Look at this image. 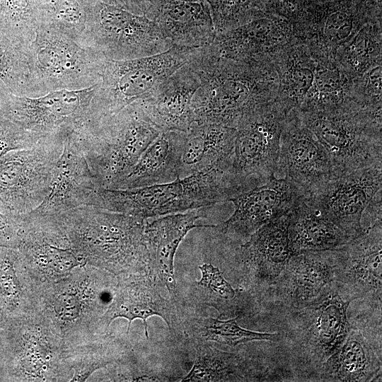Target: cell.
Returning <instances> with one entry per match:
<instances>
[{
    "label": "cell",
    "instance_id": "23",
    "mask_svg": "<svg viewBox=\"0 0 382 382\" xmlns=\"http://www.w3.org/2000/svg\"><path fill=\"white\" fill-rule=\"evenodd\" d=\"M202 208L191 209L145 220L144 236L149 255V274L155 277L173 295L175 289L174 257L187 233L196 227V221L204 216Z\"/></svg>",
    "mask_w": 382,
    "mask_h": 382
},
{
    "label": "cell",
    "instance_id": "10",
    "mask_svg": "<svg viewBox=\"0 0 382 382\" xmlns=\"http://www.w3.org/2000/svg\"><path fill=\"white\" fill-rule=\"evenodd\" d=\"M289 112L274 99L245 115L235 127L231 172L243 191L264 183L277 172Z\"/></svg>",
    "mask_w": 382,
    "mask_h": 382
},
{
    "label": "cell",
    "instance_id": "39",
    "mask_svg": "<svg viewBox=\"0 0 382 382\" xmlns=\"http://www.w3.org/2000/svg\"><path fill=\"white\" fill-rule=\"evenodd\" d=\"M382 64L352 79L351 98L362 109L381 110Z\"/></svg>",
    "mask_w": 382,
    "mask_h": 382
},
{
    "label": "cell",
    "instance_id": "14",
    "mask_svg": "<svg viewBox=\"0 0 382 382\" xmlns=\"http://www.w3.org/2000/svg\"><path fill=\"white\" fill-rule=\"evenodd\" d=\"M349 330L339 348L323 364L314 381H373L381 376V315L349 317Z\"/></svg>",
    "mask_w": 382,
    "mask_h": 382
},
{
    "label": "cell",
    "instance_id": "24",
    "mask_svg": "<svg viewBox=\"0 0 382 382\" xmlns=\"http://www.w3.org/2000/svg\"><path fill=\"white\" fill-rule=\"evenodd\" d=\"M199 84L198 75L187 63L149 96L137 102L163 132H187L194 124L192 104Z\"/></svg>",
    "mask_w": 382,
    "mask_h": 382
},
{
    "label": "cell",
    "instance_id": "44",
    "mask_svg": "<svg viewBox=\"0 0 382 382\" xmlns=\"http://www.w3.org/2000/svg\"><path fill=\"white\" fill-rule=\"evenodd\" d=\"M8 91L3 82L0 80V93Z\"/></svg>",
    "mask_w": 382,
    "mask_h": 382
},
{
    "label": "cell",
    "instance_id": "25",
    "mask_svg": "<svg viewBox=\"0 0 382 382\" xmlns=\"http://www.w3.org/2000/svg\"><path fill=\"white\" fill-rule=\"evenodd\" d=\"M159 282L150 274H144L135 281L120 285L102 320L108 326L116 318L128 320L129 332L133 320L141 319L148 337L147 319L152 316L162 318L170 331L179 325V318L173 303L161 294Z\"/></svg>",
    "mask_w": 382,
    "mask_h": 382
},
{
    "label": "cell",
    "instance_id": "8",
    "mask_svg": "<svg viewBox=\"0 0 382 382\" xmlns=\"http://www.w3.org/2000/svg\"><path fill=\"white\" fill-rule=\"evenodd\" d=\"M195 49L172 46L152 56L107 60L93 100L96 117L115 114L149 96L188 62Z\"/></svg>",
    "mask_w": 382,
    "mask_h": 382
},
{
    "label": "cell",
    "instance_id": "11",
    "mask_svg": "<svg viewBox=\"0 0 382 382\" xmlns=\"http://www.w3.org/2000/svg\"><path fill=\"white\" fill-rule=\"evenodd\" d=\"M98 83L79 90H57L35 97L0 93V115L21 127L46 136L69 134L94 117L93 100Z\"/></svg>",
    "mask_w": 382,
    "mask_h": 382
},
{
    "label": "cell",
    "instance_id": "42",
    "mask_svg": "<svg viewBox=\"0 0 382 382\" xmlns=\"http://www.w3.org/2000/svg\"><path fill=\"white\" fill-rule=\"evenodd\" d=\"M111 362H112V360L103 358L84 359L73 366L74 375L71 381H84L95 371L105 367Z\"/></svg>",
    "mask_w": 382,
    "mask_h": 382
},
{
    "label": "cell",
    "instance_id": "26",
    "mask_svg": "<svg viewBox=\"0 0 382 382\" xmlns=\"http://www.w3.org/2000/svg\"><path fill=\"white\" fill-rule=\"evenodd\" d=\"M185 132H162L142 153L136 164L108 189H132L170 183L180 178Z\"/></svg>",
    "mask_w": 382,
    "mask_h": 382
},
{
    "label": "cell",
    "instance_id": "17",
    "mask_svg": "<svg viewBox=\"0 0 382 382\" xmlns=\"http://www.w3.org/2000/svg\"><path fill=\"white\" fill-rule=\"evenodd\" d=\"M277 171L307 196L334 177L328 153L295 110L284 125Z\"/></svg>",
    "mask_w": 382,
    "mask_h": 382
},
{
    "label": "cell",
    "instance_id": "19",
    "mask_svg": "<svg viewBox=\"0 0 382 382\" xmlns=\"http://www.w3.org/2000/svg\"><path fill=\"white\" fill-rule=\"evenodd\" d=\"M296 42L286 18L265 15L233 30L216 34L209 45L218 56L248 63H271Z\"/></svg>",
    "mask_w": 382,
    "mask_h": 382
},
{
    "label": "cell",
    "instance_id": "2",
    "mask_svg": "<svg viewBox=\"0 0 382 382\" xmlns=\"http://www.w3.org/2000/svg\"><path fill=\"white\" fill-rule=\"evenodd\" d=\"M238 193L228 170L211 168L166 183L132 189L99 187L85 205L142 219L211 207Z\"/></svg>",
    "mask_w": 382,
    "mask_h": 382
},
{
    "label": "cell",
    "instance_id": "41",
    "mask_svg": "<svg viewBox=\"0 0 382 382\" xmlns=\"http://www.w3.org/2000/svg\"><path fill=\"white\" fill-rule=\"evenodd\" d=\"M106 4L145 16L155 21L167 0H100Z\"/></svg>",
    "mask_w": 382,
    "mask_h": 382
},
{
    "label": "cell",
    "instance_id": "29",
    "mask_svg": "<svg viewBox=\"0 0 382 382\" xmlns=\"http://www.w3.org/2000/svg\"><path fill=\"white\" fill-rule=\"evenodd\" d=\"M235 138L234 127L216 124L192 125L185 132L180 178L211 168L231 172Z\"/></svg>",
    "mask_w": 382,
    "mask_h": 382
},
{
    "label": "cell",
    "instance_id": "13",
    "mask_svg": "<svg viewBox=\"0 0 382 382\" xmlns=\"http://www.w3.org/2000/svg\"><path fill=\"white\" fill-rule=\"evenodd\" d=\"M363 227L360 234L334 250V283L351 303L361 300L363 306L381 309V221Z\"/></svg>",
    "mask_w": 382,
    "mask_h": 382
},
{
    "label": "cell",
    "instance_id": "34",
    "mask_svg": "<svg viewBox=\"0 0 382 382\" xmlns=\"http://www.w3.org/2000/svg\"><path fill=\"white\" fill-rule=\"evenodd\" d=\"M28 46L0 32V80L11 93L32 97Z\"/></svg>",
    "mask_w": 382,
    "mask_h": 382
},
{
    "label": "cell",
    "instance_id": "20",
    "mask_svg": "<svg viewBox=\"0 0 382 382\" xmlns=\"http://www.w3.org/2000/svg\"><path fill=\"white\" fill-rule=\"evenodd\" d=\"M334 250L293 253L263 300L286 308L317 300L334 284Z\"/></svg>",
    "mask_w": 382,
    "mask_h": 382
},
{
    "label": "cell",
    "instance_id": "9",
    "mask_svg": "<svg viewBox=\"0 0 382 382\" xmlns=\"http://www.w3.org/2000/svg\"><path fill=\"white\" fill-rule=\"evenodd\" d=\"M63 133L46 135L33 146L0 156V211L20 216L45 198L53 168L62 154Z\"/></svg>",
    "mask_w": 382,
    "mask_h": 382
},
{
    "label": "cell",
    "instance_id": "32",
    "mask_svg": "<svg viewBox=\"0 0 382 382\" xmlns=\"http://www.w3.org/2000/svg\"><path fill=\"white\" fill-rule=\"evenodd\" d=\"M96 0H35L39 26L87 45Z\"/></svg>",
    "mask_w": 382,
    "mask_h": 382
},
{
    "label": "cell",
    "instance_id": "30",
    "mask_svg": "<svg viewBox=\"0 0 382 382\" xmlns=\"http://www.w3.org/2000/svg\"><path fill=\"white\" fill-rule=\"evenodd\" d=\"M163 36L172 46L200 48L209 46L216 33L205 0L168 1L155 19Z\"/></svg>",
    "mask_w": 382,
    "mask_h": 382
},
{
    "label": "cell",
    "instance_id": "1",
    "mask_svg": "<svg viewBox=\"0 0 382 382\" xmlns=\"http://www.w3.org/2000/svg\"><path fill=\"white\" fill-rule=\"evenodd\" d=\"M187 63L200 81L192 104L193 125L235 128L245 115L277 97L274 64L224 58L209 46L195 48Z\"/></svg>",
    "mask_w": 382,
    "mask_h": 382
},
{
    "label": "cell",
    "instance_id": "43",
    "mask_svg": "<svg viewBox=\"0 0 382 382\" xmlns=\"http://www.w3.org/2000/svg\"><path fill=\"white\" fill-rule=\"evenodd\" d=\"M16 221V216L7 215L0 211V242H8L11 239Z\"/></svg>",
    "mask_w": 382,
    "mask_h": 382
},
{
    "label": "cell",
    "instance_id": "7",
    "mask_svg": "<svg viewBox=\"0 0 382 382\" xmlns=\"http://www.w3.org/2000/svg\"><path fill=\"white\" fill-rule=\"evenodd\" d=\"M32 97L57 90H79L100 81L107 59L96 48L39 26L28 46Z\"/></svg>",
    "mask_w": 382,
    "mask_h": 382
},
{
    "label": "cell",
    "instance_id": "22",
    "mask_svg": "<svg viewBox=\"0 0 382 382\" xmlns=\"http://www.w3.org/2000/svg\"><path fill=\"white\" fill-rule=\"evenodd\" d=\"M63 151L52 170L47 194L33 211L37 215H53L83 206L99 188L88 163L71 134L64 139Z\"/></svg>",
    "mask_w": 382,
    "mask_h": 382
},
{
    "label": "cell",
    "instance_id": "38",
    "mask_svg": "<svg viewBox=\"0 0 382 382\" xmlns=\"http://www.w3.org/2000/svg\"><path fill=\"white\" fill-rule=\"evenodd\" d=\"M216 34L236 28L265 15L259 0H205Z\"/></svg>",
    "mask_w": 382,
    "mask_h": 382
},
{
    "label": "cell",
    "instance_id": "37",
    "mask_svg": "<svg viewBox=\"0 0 382 382\" xmlns=\"http://www.w3.org/2000/svg\"><path fill=\"white\" fill-rule=\"evenodd\" d=\"M199 268L202 277L196 282L197 286L207 304L224 315H233L238 312V294L219 269L211 264H203Z\"/></svg>",
    "mask_w": 382,
    "mask_h": 382
},
{
    "label": "cell",
    "instance_id": "5",
    "mask_svg": "<svg viewBox=\"0 0 382 382\" xmlns=\"http://www.w3.org/2000/svg\"><path fill=\"white\" fill-rule=\"evenodd\" d=\"M299 113L328 153L334 177L381 162V110L349 105Z\"/></svg>",
    "mask_w": 382,
    "mask_h": 382
},
{
    "label": "cell",
    "instance_id": "31",
    "mask_svg": "<svg viewBox=\"0 0 382 382\" xmlns=\"http://www.w3.org/2000/svg\"><path fill=\"white\" fill-rule=\"evenodd\" d=\"M289 238L292 253L334 250L352 239L301 197L289 211Z\"/></svg>",
    "mask_w": 382,
    "mask_h": 382
},
{
    "label": "cell",
    "instance_id": "6",
    "mask_svg": "<svg viewBox=\"0 0 382 382\" xmlns=\"http://www.w3.org/2000/svg\"><path fill=\"white\" fill-rule=\"evenodd\" d=\"M54 215L74 233L77 246L73 248L78 253L112 263L132 264L149 273L144 219L87 205Z\"/></svg>",
    "mask_w": 382,
    "mask_h": 382
},
{
    "label": "cell",
    "instance_id": "28",
    "mask_svg": "<svg viewBox=\"0 0 382 382\" xmlns=\"http://www.w3.org/2000/svg\"><path fill=\"white\" fill-rule=\"evenodd\" d=\"M321 57L325 56L296 41L274 61L278 76L275 100L289 112L302 110L309 100Z\"/></svg>",
    "mask_w": 382,
    "mask_h": 382
},
{
    "label": "cell",
    "instance_id": "15",
    "mask_svg": "<svg viewBox=\"0 0 382 382\" xmlns=\"http://www.w3.org/2000/svg\"><path fill=\"white\" fill-rule=\"evenodd\" d=\"M381 162L332 178L308 200L351 238L360 234L362 215L381 191Z\"/></svg>",
    "mask_w": 382,
    "mask_h": 382
},
{
    "label": "cell",
    "instance_id": "33",
    "mask_svg": "<svg viewBox=\"0 0 382 382\" xmlns=\"http://www.w3.org/2000/svg\"><path fill=\"white\" fill-rule=\"evenodd\" d=\"M381 19L365 23L356 35L336 54L335 60L354 79L371 68L382 64Z\"/></svg>",
    "mask_w": 382,
    "mask_h": 382
},
{
    "label": "cell",
    "instance_id": "36",
    "mask_svg": "<svg viewBox=\"0 0 382 382\" xmlns=\"http://www.w3.org/2000/svg\"><path fill=\"white\" fill-rule=\"evenodd\" d=\"M235 318L222 320L219 318H208L197 323V332L206 340H212L228 346H236L251 341H270L279 342V332H261L246 330L238 323Z\"/></svg>",
    "mask_w": 382,
    "mask_h": 382
},
{
    "label": "cell",
    "instance_id": "12",
    "mask_svg": "<svg viewBox=\"0 0 382 382\" xmlns=\"http://www.w3.org/2000/svg\"><path fill=\"white\" fill-rule=\"evenodd\" d=\"M87 45L116 61L155 55L172 47L155 21L100 0L94 3Z\"/></svg>",
    "mask_w": 382,
    "mask_h": 382
},
{
    "label": "cell",
    "instance_id": "3",
    "mask_svg": "<svg viewBox=\"0 0 382 382\" xmlns=\"http://www.w3.org/2000/svg\"><path fill=\"white\" fill-rule=\"evenodd\" d=\"M163 131L138 102L86 123L71 134L100 187L110 188Z\"/></svg>",
    "mask_w": 382,
    "mask_h": 382
},
{
    "label": "cell",
    "instance_id": "4",
    "mask_svg": "<svg viewBox=\"0 0 382 382\" xmlns=\"http://www.w3.org/2000/svg\"><path fill=\"white\" fill-rule=\"evenodd\" d=\"M335 283L320 298L288 313L279 342L284 345L296 374L314 381L323 364L339 348L349 330L348 308Z\"/></svg>",
    "mask_w": 382,
    "mask_h": 382
},
{
    "label": "cell",
    "instance_id": "21",
    "mask_svg": "<svg viewBox=\"0 0 382 382\" xmlns=\"http://www.w3.org/2000/svg\"><path fill=\"white\" fill-rule=\"evenodd\" d=\"M352 2L343 1L301 13L292 23L296 41L335 59L337 52L365 23L381 19Z\"/></svg>",
    "mask_w": 382,
    "mask_h": 382
},
{
    "label": "cell",
    "instance_id": "16",
    "mask_svg": "<svg viewBox=\"0 0 382 382\" xmlns=\"http://www.w3.org/2000/svg\"><path fill=\"white\" fill-rule=\"evenodd\" d=\"M289 212L261 226L241 244L236 259L245 289L260 300L274 285L292 255Z\"/></svg>",
    "mask_w": 382,
    "mask_h": 382
},
{
    "label": "cell",
    "instance_id": "18",
    "mask_svg": "<svg viewBox=\"0 0 382 382\" xmlns=\"http://www.w3.org/2000/svg\"><path fill=\"white\" fill-rule=\"evenodd\" d=\"M305 195L287 178L273 175L229 200L234 211L220 224V231L230 241H246L261 226L289 212Z\"/></svg>",
    "mask_w": 382,
    "mask_h": 382
},
{
    "label": "cell",
    "instance_id": "40",
    "mask_svg": "<svg viewBox=\"0 0 382 382\" xmlns=\"http://www.w3.org/2000/svg\"><path fill=\"white\" fill-rule=\"evenodd\" d=\"M45 136L27 130L0 115V156L35 145Z\"/></svg>",
    "mask_w": 382,
    "mask_h": 382
},
{
    "label": "cell",
    "instance_id": "35",
    "mask_svg": "<svg viewBox=\"0 0 382 382\" xmlns=\"http://www.w3.org/2000/svg\"><path fill=\"white\" fill-rule=\"evenodd\" d=\"M39 27L35 0H0V32L28 45Z\"/></svg>",
    "mask_w": 382,
    "mask_h": 382
},
{
    "label": "cell",
    "instance_id": "27",
    "mask_svg": "<svg viewBox=\"0 0 382 382\" xmlns=\"http://www.w3.org/2000/svg\"><path fill=\"white\" fill-rule=\"evenodd\" d=\"M280 368L241 354L200 346L195 364L183 381H282Z\"/></svg>",
    "mask_w": 382,
    "mask_h": 382
}]
</instances>
